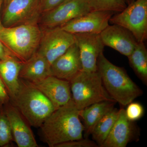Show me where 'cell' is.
<instances>
[{
    "instance_id": "f546056e",
    "label": "cell",
    "mask_w": 147,
    "mask_h": 147,
    "mask_svg": "<svg viewBox=\"0 0 147 147\" xmlns=\"http://www.w3.org/2000/svg\"><path fill=\"white\" fill-rule=\"evenodd\" d=\"M136 0H125V2H126L127 4L128 5H129L131 3H133L134 1Z\"/></svg>"
},
{
    "instance_id": "ac0fdd59",
    "label": "cell",
    "mask_w": 147,
    "mask_h": 147,
    "mask_svg": "<svg viewBox=\"0 0 147 147\" xmlns=\"http://www.w3.org/2000/svg\"><path fill=\"white\" fill-rule=\"evenodd\" d=\"M51 65L44 57L36 53L22 64L20 79L33 82L51 75Z\"/></svg>"
},
{
    "instance_id": "d4e9b609",
    "label": "cell",
    "mask_w": 147,
    "mask_h": 147,
    "mask_svg": "<svg viewBox=\"0 0 147 147\" xmlns=\"http://www.w3.org/2000/svg\"><path fill=\"white\" fill-rule=\"evenodd\" d=\"M98 145L93 140L88 138L73 140L59 144L56 147H98Z\"/></svg>"
},
{
    "instance_id": "d6986e66",
    "label": "cell",
    "mask_w": 147,
    "mask_h": 147,
    "mask_svg": "<svg viewBox=\"0 0 147 147\" xmlns=\"http://www.w3.org/2000/svg\"><path fill=\"white\" fill-rule=\"evenodd\" d=\"M116 102L102 101L92 104L80 110V117L84 122V138H88L99 120L114 108Z\"/></svg>"
},
{
    "instance_id": "7a4b0ae2",
    "label": "cell",
    "mask_w": 147,
    "mask_h": 147,
    "mask_svg": "<svg viewBox=\"0 0 147 147\" xmlns=\"http://www.w3.org/2000/svg\"><path fill=\"white\" fill-rule=\"evenodd\" d=\"M97 66L104 88L116 102L127 106L143 95V90L132 81L125 69L113 64L105 57L103 52L98 58Z\"/></svg>"
},
{
    "instance_id": "83f0119b",
    "label": "cell",
    "mask_w": 147,
    "mask_h": 147,
    "mask_svg": "<svg viewBox=\"0 0 147 147\" xmlns=\"http://www.w3.org/2000/svg\"><path fill=\"white\" fill-rule=\"evenodd\" d=\"M11 56L15 57L0 40V61Z\"/></svg>"
},
{
    "instance_id": "6da1fadb",
    "label": "cell",
    "mask_w": 147,
    "mask_h": 147,
    "mask_svg": "<svg viewBox=\"0 0 147 147\" xmlns=\"http://www.w3.org/2000/svg\"><path fill=\"white\" fill-rule=\"evenodd\" d=\"M73 100L55 110L39 127L42 141L56 147L64 142L83 138L84 126Z\"/></svg>"
},
{
    "instance_id": "9c48e42d",
    "label": "cell",
    "mask_w": 147,
    "mask_h": 147,
    "mask_svg": "<svg viewBox=\"0 0 147 147\" xmlns=\"http://www.w3.org/2000/svg\"><path fill=\"white\" fill-rule=\"evenodd\" d=\"M42 35L36 53L52 64L75 43L74 34L60 27L42 29Z\"/></svg>"
},
{
    "instance_id": "44dd1931",
    "label": "cell",
    "mask_w": 147,
    "mask_h": 147,
    "mask_svg": "<svg viewBox=\"0 0 147 147\" xmlns=\"http://www.w3.org/2000/svg\"><path fill=\"white\" fill-rule=\"evenodd\" d=\"M119 110L115 108L110 110L100 119L94 129L92 138L98 147L101 146L108 137L117 117Z\"/></svg>"
},
{
    "instance_id": "5b68a950",
    "label": "cell",
    "mask_w": 147,
    "mask_h": 147,
    "mask_svg": "<svg viewBox=\"0 0 147 147\" xmlns=\"http://www.w3.org/2000/svg\"><path fill=\"white\" fill-rule=\"evenodd\" d=\"M71 96L79 110L102 101L116 102L103 86L98 71L82 70L69 81Z\"/></svg>"
},
{
    "instance_id": "4fadbf2b",
    "label": "cell",
    "mask_w": 147,
    "mask_h": 147,
    "mask_svg": "<svg viewBox=\"0 0 147 147\" xmlns=\"http://www.w3.org/2000/svg\"><path fill=\"white\" fill-rule=\"evenodd\" d=\"M31 83L50 100L56 110L72 100L70 83L68 81L50 75Z\"/></svg>"
},
{
    "instance_id": "2e32d148",
    "label": "cell",
    "mask_w": 147,
    "mask_h": 147,
    "mask_svg": "<svg viewBox=\"0 0 147 147\" xmlns=\"http://www.w3.org/2000/svg\"><path fill=\"white\" fill-rule=\"evenodd\" d=\"M50 70L51 76L69 82L82 70L79 50L76 43L53 62Z\"/></svg>"
},
{
    "instance_id": "7402d4cb",
    "label": "cell",
    "mask_w": 147,
    "mask_h": 147,
    "mask_svg": "<svg viewBox=\"0 0 147 147\" xmlns=\"http://www.w3.org/2000/svg\"><path fill=\"white\" fill-rule=\"evenodd\" d=\"M91 11L120 12L127 5L125 0H88Z\"/></svg>"
},
{
    "instance_id": "484cf974",
    "label": "cell",
    "mask_w": 147,
    "mask_h": 147,
    "mask_svg": "<svg viewBox=\"0 0 147 147\" xmlns=\"http://www.w3.org/2000/svg\"><path fill=\"white\" fill-rule=\"evenodd\" d=\"M67 1L68 0H40V8L41 13L52 10Z\"/></svg>"
},
{
    "instance_id": "4dcf8cb0",
    "label": "cell",
    "mask_w": 147,
    "mask_h": 147,
    "mask_svg": "<svg viewBox=\"0 0 147 147\" xmlns=\"http://www.w3.org/2000/svg\"><path fill=\"white\" fill-rule=\"evenodd\" d=\"M9 0H3V6H4L9 1Z\"/></svg>"
},
{
    "instance_id": "f1b7e54d",
    "label": "cell",
    "mask_w": 147,
    "mask_h": 147,
    "mask_svg": "<svg viewBox=\"0 0 147 147\" xmlns=\"http://www.w3.org/2000/svg\"><path fill=\"white\" fill-rule=\"evenodd\" d=\"M3 0H0V31L4 28V27L3 26L2 22L1 13V9L3 7Z\"/></svg>"
},
{
    "instance_id": "30bf717a",
    "label": "cell",
    "mask_w": 147,
    "mask_h": 147,
    "mask_svg": "<svg viewBox=\"0 0 147 147\" xmlns=\"http://www.w3.org/2000/svg\"><path fill=\"white\" fill-rule=\"evenodd\" d=\"M114 13L110 11H91L71 20L60 28L73 34H100L109 25L110 18Z\"/></svg>"
},
{
    "instance_id": "603a6c76",
    "label": "cell",
    "mask_w": 147,
    "mask_h": 147,
    "mask_svg": "<svg viewBox=\"0 0 147 147\" xmlns=\"http://www.w3.org/2000/svg\"><path fill=\"white\" fill-rule=\"evenodd\" d=\"M13 141L3 104L0 103V147L7 146Z\"/></svg>"
},
{
    "instance_id": "9a60e30c",
    "label": "cell",
    "mask_w": 147,
    "mask_h": 147,
    "mask_svg": "<svg viewBox=\"0 0 147 147\" xmlns=\"http://www.w3.org/2000/svg\"><path fill=\"white\" fill-rule=\"evenodd\" d=\"M99 34L104 46L111 47L127 57L138 43L131 32L116 24L108 25Z\"/></svg>"
},
{
    "instance_id": "e0dca14e",
    "label": "cell",
    "mask_w": 147,
    "mask_h": 147,
    "mask_svg": "<svg viewBox=\"0 0 147 147\" xmlns=\"http://www.w3.org/2000/svg\"><path fill=\"white\" fill-rule=\"evenodd\" d=\"M23 62L14 56L0 61V77L10 99L16 94L20 87L19 75Z\"/></svg>"
},
{
    "instance_id": "3957f363",
    "label": "cell",
    "mask_w": 147,
    "mask_h": 147,
    "mask_svg": "<svg viewBox=\"0 0 147 147\" xmlns=\"http://www.w3.org/2000/svg\"><path fill=\"white\" fill-rule=\"evenodd\" d=\"M9 101L31 126L40 127L56 109L50 100L31 82L20 79L19 89Z\"/></svg>"
},
{
    "instance_id": "4316f807",
    "label": "cell",
    "mask_w": 147,
    "mask_h": 147,
    "mask_svg": "<svg viewBox=\"0 0 147 147\" xmlns=\"http://www.w3.org/2000/svg\"><path fill=\"white\" fill-rule=\"evenodd\" d=\"M10 100L9 96L2 80L0 77V103L6 104Z\"/></svg>"
},
{
    "instance_id": "277c9868",
    "label": "cell",
    "mask_w": 147,
    "mask_h": 147,
    "mask_svg": "<svg viewBox=\"0 0 147 147\" xmlns=\"http://www.w3.org/2000/svg\"><path fill=\"white\" fill-rule=\"evenodd\" d=\"M42 33L38 23L4 27L0 31V40L16 57L25 62L36 53Z\"/></svg>"
},
{
    "instance_id": "5bb4252c",
    "label": "cell",
    "mask_w": 147,
    "mask_h": 147,
    "mask_svg": "<svg viewBox=\"0 0 147 147\" xmlns=\"http://www.w3.org/2000/svg\"><path fill=\"white\" fill-rule=\"evenodd\" d=\"M133 122L127 118L124 108L119 109L115 123L100 147H126L139 136V129Z\"/></svg>"
},
{
    "instance_id": "ffe728a7",
    "label": "cell",
    "mask_w": 147,
    "mask_h": 147,
    "mask_svg": "<svg viewBox=\"0 0 147 147\" xmlns=\"http://www.w3.org/2000/svg\"><path fill=\"white\" fill-rule=\"evenodd\" d=\"M127 58L129 65L135 74L145 85H147V50L144 42H138Z\"/></svg>"
},
{
    "instance_id": "ba28073f",
    "label": "cell",
    "mask_w": 147,
    "mask_h": 147,
    "mask_svg": "<svg viewBox=\"0 0 147 147\" xmlns=\"http://www.w3.org/2000/svg\"><path fill=\"white\" fill-rule=\"evenodd\" d=\"M90 11L88 0H68L57 7L42 13L38 24L42 29L61 27Z\"/></svg>"
},
{
    "instance_id": "52a82bcc",
    "label": "cell",
    "mask_w": 147,
    "mask_h": 147,
    "mask_svg": "<svg viewBox=\"0 0 147 147\" xmlns=\"http://www.w3.org/2000/svg\"><path fill=\"white\" fill-rule=\"evenodd\" d=\"M40 0H9L3 7L1 20L5 28L38 23L41 16Z\"/></svg>"
},
{
    "instance_id": "7c38bea8",
    "label": "cell",
    "mask_w": 147,
    "mask_h": 147,
    "mask_svg": "<svg viewBox=\"0 0 147 147\" xmlns=\"http://www.w3.org/2000/svg\"><path fill=\"white\" fill-rule=\"evenodd\" d=\"M13 140L18 147H38L30 125L10 101L4 105Z\"/></svg>"
},
{
    "instance_id": "cb8c5ba5",
    "label": "cell",
    "mask_w": 147,
    "mask_h": 147,
    "mask_svg": "<svg viewBox=\"0 0 147 147\" xmlns=\"http://www.w3.org/2000/svg\"><path fill=\"white\" fill-rule=\"evenodd\" d=\"M127 105L125 113L129 120L134 122L142 118L144 113V109L141 103L132 102Z\"/></svg>"
},
{
    "instance_id": "8992f818",
    "label": "cell",
    "mask_w": 147,
    "mask_h": 147,
    "mask_svg": "<svg viewBox=\"0 0 147 147\" xmlns=\"http://www.w3.org/2000/svg\"><path fill=\"white\" fill-rule=\"evenodd\" d=\"M110 23L131 32L138 42L147 38V0H136L122 11L113 15Z\"/></svg>"
},
{
    "instance_id": "8fae6325",
    "label": "cell",
    "mask_w": 147,
    "mask_h": 147,
    "mask_svg": "<svg viewBox=\"0 0 147 147\" xmlns=\"http://www.w3.org/2000/svg\"><path fill=\"white\" fill-rule=\"evenodd\" d=\"M75 43L79 49L82 70L86 71H97V62L100 54L105 47L100 34L92 33L74 34Z\"/></svg>"
}]
</instances>
